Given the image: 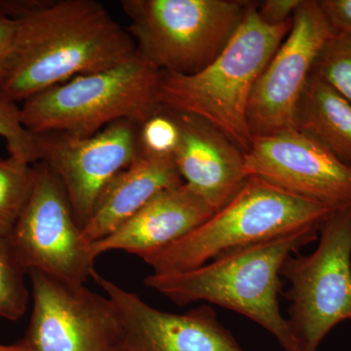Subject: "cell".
Listing matches in <instances>:
<instances>
[{
	"mask_svg": "<svg viewBox=\"0 0 351 351\" xmlns=\"http://www.w3.org/2000/svg\"><path fill=\"white\" fill-rule=\"evenodd\" d=\"M138 127L120 120L87 137L36 134L40 161L59 178L82 230L108 184L140 156Z\"/></svg>",
	"mask_w": 351,
	"mask_h": 351,
	"instance_id": "11",
	"label": "cell"
},
{
	"mask_svg": "<svg viewBox=\"0 0 351 351\" xmlns=\"http://www.w3.org/2000/svg\"><path fill=\"white\" fill-rule=\"evenodd\" d=\"M335 36L317 0H302L292 27L258 77L248 107L252 138L295 129L298 108L314 63Z\"/></svg>",
	"mask_w": 351,
	"mask_h": 351,
	"instance_id": "10",
	"label": "cell"
},
{
	"mask_svg": "<svg viewBox=\"0 0 351 351\" xmlns=\"http://www.w3.org/2000/svg\"><path fill=\"white\" fill-rule=\"evenodd\" d=\"M0 351H31L24 339H21L14 345H0Z\"/></svg>",
	"mask_w": 351,
	"mask_h": 351,
	"instance_id": "26",
	"label": "cell"
},
{
	"mask_svg": "<svg viewBox=\"0 0 351 351\" xmlns=\"http://www.w3.org/2000/svg\"><path fill=\"white\" fill-rule=\"evenodd\" d=\"M170 112L180 129L179 144L173 156L178 172L184 184L219 211L248 178L244 152L204 120Z\"/></svg>",
	"mask_w": 351,
	"mask_h": 351,
	"instance_id": "14",
	"label": "cell"
},
{
	"mask_svg": "<svg viewBox=\"0 0 351 351\" xmlns=\"http://www.w3.org/2000/svg\"><path fill=\"white\" fill-rule=\"evenodd\" d=\"M12 69L1 92L16 103L136 54L125 27L96 0H19Z\"/></svg>",
	"mask_w": 351,
	"mask_h": 351,
	"instance_id": "1",
	"label": "cell"
},
{
	"mask_svg": "<svg viewBox=\"0 0 351 351\" xmlns=\"http://www.w3.org/2000/svg\"><path fill=\"white\" fill-rule=\"evenodd\" d=\"M184 184L170 156H140L108 184L91 218L82 228L88 244L106 239L154 196Z\"/></svg>",
	"mask_w": 351,
	"mask_h": 351,
	"instance_id": "16",
	"label": "cell"
},
{
	"mask_svg": "<svg viewBox=\"0 0 351 351\" xmlns=\"http://www.w3.org/2000/svg\"><path fill=\"white\" fill-rule=\"evenodd\" d=\"M302 0H267L257 5L258 17L265 24L277 25L293 19L295 11Z\"/></svg>",
	"mask_w": 351,
	"mask_h": 351,
	"instance_id": "25",
	"label": "cell"
},
{
	"mask_svg": "<svg viewBox=\"0 0 351 351\" xmlns=\"http://www.w3.org/2000/svg\"><path fill=\"white\" fill-rule=\"evenodd\" d=\"M8 240L27 272L75 285H85L93 276L91 245L83 239L63 184L43 161L36 163L31 197Z\"/></svg>",
	"mask_w": 351,
	"mask_h": 351,
	"instance_id": "8",
	"label": "cell"
},
{
	"mask_svg": "<svg viewBox=\"0 0 351 351\" xmlns=\"http://www.w3.org/2000/svg\"><path fill=\"white\" fill-rule=\"evenodd\" d=\"M335 34L351 38V0H319Z\"/></svg>",
	"mask_w": 351,
	"mask_h": 351,
	"instance_id": "24",
	"label": "cell"
},
{
	"mask_svg": "<svg viewBox=\"0 0 351 351\" xmlns=\"http://www.w3.org/2000/svg\"><path fill=\"white\" fill-rule=\"evenodd\" d=\"M293 19L270 25L252 3L221 54L191 75L159 73L157 99L161 108L195 115L211 124L242 152L250 149L248 107L258 77L292 27Z\"/></svg>",
	"mask_w": 351,
	"mask_h": 351,
	"instance_id": "3",
	"label": "cell"
},
{
	"mask_svg": "<svg viewBox=\"0 0 351 351\" xmlns=\"http://www.w3.org/2000/svg\"><path fill=\"white\" fill-rule=\"evenodd\" d=\"M244 167L247 177L332 209L351 202L350 166L298 129L252 138Z\"/></svg>",
	"mask_w": 351,
	"mask_h": 351,
	"instance_id": "12",
	"label": "cell"
},
{
	"mask_svg": "<svg viewBox=\"0 0 351 351\" xmlns=\"http://www.w3.org/2000/svg\"><path fill=\"white\" fill-rule=\"evenodd\" d=\"M332 210L248 177L232 199L204 223L143 261L152 274L188 271L232 252L320 226Z\"/></svg>",
	"mask_w": 351,
	"mask_h": 351,
	"instance_id": "4",
	"label": "cell"
},
{
	"mask_svg": "<svg viewBox=\"0 0 351 351\" xmlns=\"http://www.w3.org/2000/svg\"><path fill=\"white\" fill-rule=\"evenodd\" d=\"M92 278L114 306L124 351H245L208 304L182 314L165 313L96 270Z\"/></svg>",
	"mask_w": 351,
	"mask_h": 351,
	"instance_id": "13",
	"label": "cell"
},
{
	"mask_svg": "<svg viewBox=\"0 0 351 351\" xmlns=\"http://www.w3.org/2000/svg\"><path fill=\"white\" fill-rule=\"evenodd\" d=\"M36 164L14 157L0 158V235L8 239L31 197Z\"/></svg>",
	"mask_w": 351,
	"mask_h": 351,
	"instance_id": "18",
	"label": "cell"
},
{
	"mask_svg": "<svg viewBox=\"0 0 351 351\" xmlns=\"http://www.w3.org/2000/svg\"><path fill=\"white\" fill-rule=\"evenodd\" d=\"M18 21L9 0H0V91L10 75L15 55Z\"/></svg>",
	"mask_w": 351,
	"mask_h": 351,
	"instance_id": "23",
	"label": "cell"
},
{
	"mask_svg": "<svg viewBox=\"0 0 351 351\" xmlns=\"http://www.w3.org/2000/svg\"><path fill=\"white\" fill-rule=\"evenodd\" d=\"M216 210L186 184L165 189L106 239L91 244L94 256L123 251L144 258L186 237Z\"/></svg>",
	"mask_w": 351,
	"mask_h": 351,
	"instance_id": "15",
	"label": "cell"
},
{
	"mask_svg": "<svg viewBox=\"0 0 351 351\" xmlns=\"http://www.w3.org/2000/svg\"><path fill=\"white\" fill-rule=\"evenodd\" d=\"M319 228L240 249L188 271L152 274L145 284L179 306L205 302L241 314L269 332L284 351H300L279 306L281 270L289 258L318 239Z\"/></svg>",
	"mask_w": 351,
	"mask_h": 351,
	"instance_id": "2",
	"label": "cell"
},
{
	"mask_svg": "<svg viewBox=\"0 0 351 351\" xmlns=\"http://www.w3.org/2000/svg\"><path fill=\"white\" fill-rule=\"evenodd\" d=\"M159 73L136 52L119 66L73 78L21 104L25 128L34 134L87 137L120 120L142 125L161 107Z\"/></svg>",
	"mask_w": 351,
	"mask_h": 351,
	"instance_id": "5",
	"label": "cell"
},
{
	"mask_svg": "<svg viewBox=\"0 0 351 351\" xmlns=\"http://www.w3.org/2000/svg\"><path fill=\"white\" fill-rule=\"evenodd\" d=\"M32 311L24 341L31 351H124L108 295L32 270Z\"/></svg>",
	"mask_w": 351,
	"mask_h": 351,
	"instance_id": "9",
	"label": "cell"
},
{
	"mask_svg": "<svg viewBox=\"0 0 351 351\" xmlns=\"http://www.w3.org/2000/svg\"><path fill=\"white\" fill-rule=\"evenodd\" d=\"M252 2L122 0L136 52L158 71L191 75L221 54Z\"/></svg>",
	"mask_w": 351,
	"mask_h": 351,
	"instance_id": "6",
	"label": "cell"
},
{
	"mask_svg": "<svg viewBox=\"0 0 351 351\" xmlns=\"http://www.w3.org/2000/svg\"><path fill=\"white\" fill-rule=\"evenodd\" d=\"M295 129L351 167V103L313 73L300 101Z\"/></svg>",
	"mask_w": 351,
	"mask_h": 351,
	"instance_id": "17",
	"label": "cell"
},
{
	"mask_svg": "<svg viewBox=\"0 0 351 351\" xmlns=\"http://www.w3.org/2000/svg\"><path fill=\"white\" fill-rule=\"evenodd\" d=\"M311 73L322 78L351 103L350 36L335 34L321 51Z\"/></svg>",
	"mask_w": 351,
	"mask_h": 351,
	"instance_id": "21",
	"label": "cell"
},
{
	"mask_svg": "<svg viewBox=\"0 0 351 351\" xmlns=\"http://www.w3.org/2000/svg\"><path fill=\"white\" fill-rule=\"evenodd\" d=\"M0 138L6 143L9 156L29 164L40 161L38 137L25 128L21 106L0 91Z\"/></svg>",
	"mask_w": 351,
	"mask_h": 351,
	"instance_id": "20",
	"label": "cell"
},
{
	"mask_svg": "<svg viewBox=\"0 0 351 351\" xmlns=\"http://www.w3.org/2000/svg\"><path fill=\"white\" fill-rule=\"evenodd\" d=\"M318 239L313 253L293 255L281 270L300 351H318L335 327L351 320V202L332 210Z\"/></svg>",
	"mask_w": 351,
	"mask_h": 351,
	"instance_id": "7",
	"label": "cell"
},
{
	"mask_svg": "<svg viewBox=\"0 0 351 351\" xmlns=\"http://www.w3.org/2000/svg\"><path fill=\"white\" fill-rule=\"evenodd\" d=\"M27 270L16 257L8 239L0 235V318L19 320L27 311L29 292Z\"/></svg>",
	"mask_w": 351,
	"mask_h": 351,
	"instance_id": "19",
	"label": "cell"
},
{
	"mask_svg": "<svg viewBox=\"0 0 351 351\" xmlns=\"http://www.w3.org/2000/svg\"><path fill=\"white\" fill-rule=\"evenodd\" d=\"M180 140V129L170 110L161 108L138 127L141 154L152 156H174Z\"/></svg>",
	"mask_w": 351,
	"mask_h": 351,
	"instance_id": "22",
	"label": "cell"
}]
</instances>
